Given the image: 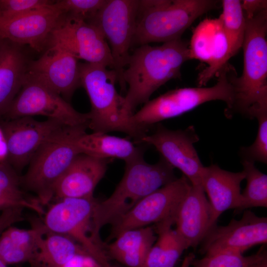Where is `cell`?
I'll return each mask as SVG.
<instances>
[{
  "label": "cell",
  "instance_id": "cell-8",
  "mask_svg": "<svg viewBox=\"0 0 267 267\" xmlns=\"http://www.w3.org/2000/svg\"><path fill=\"white\" fill-rule=\"evenodd\" d=\"M48 205L42 220L47 229L66 235L80 244L101 267H114L103 246L92 237L93 197L65 198Z\"/></svg>",
  "mask_w": 267,
  "mask_h": 267
},
{
  "label": "cell",
  "instance_id": "cell-26",
  "mask_svg": "<svg viewBox=\"0 0 267 267\" xmlns=\"http://www.w3.org/2000/svg\"><path fill=\"white\" fill-rule=\"evenodd\" d=\"M174 220L169 219L153 227L157 239L149 250L142 267H174L188 248L186 241L172 228Z\"/></svg>",
  "mask_w": 267,
  "mask_h": 267
},
{
  "label": "cell",
  "instance_id": "cell-17",
  "mask_svg": "<svg viewBox=\"0 0 267 267\" xmlns=\"http://www.w3.org/2000/svg\"><path fill=\"white\" fill-rule=\"evenodd\" d=\"M54 2L0 22V40L19 45L28 44L38 52L43 50L48 44L52 31L64 15Z\"/></svg>",
  "mask_w": 267,
  "mask_h": 267
},
{
  "label": "cell",
  "instance_id": "cell-9",
  "mask_svg": "<svg viewBox=\"0 0 267 267\" xmlns=\"http://www.w3.org/2000/svg\"><path fill=\"white\" fill-rule=\"evenodd\" d=\"M139 0H107L89 23L101 32L110 47L114 67L122 91L126 85L123 73L130 56L135 32Z\"/></svg>",
  "mask_w": 267,
  "mask_h": 267
},
{
  "label": "cell",
  "instance_id": "cell-32",
  "mask_svg": "<svg viewBox=\"0 0 267 267\" xmlns=\"http://www.w3.org/2000/svg\"><path fill=\"white\" fill-rule=\"evenodd\" d=\"M107 0H60L54 4L65 15L89 22L106 2Z\"/></svg>",
  "mask_w": 267,
  "mask_h": 267
},
{
  "label": "cell",
  "instance_id": "cell-23",
  "mask_svg": "<svg viewBox=\"0 0 267 267\" xmlns=\"http://www.w3.org/2000/svg\"><path fill=\"white\" fill-rule=\"evenodd\" d=\"M28 64L20 45L3 41L0 46V119L21 89Z\"/></svg>",
  "mask_w": 267,
  "mask_h": 267
},
{
  "label": "cell",
  "instance_id": "cell-22",
  "mask_svg": "<svg viewBox=\"0 0 267 267\" xmlns=\"http://www.w3.org/2000/svg\"><path fill=\"white\" fill-rule=\"evenodd\" d=\"M28 229L10 226L0 235V258L7 265L35 260L41 241L48 231L42 219L32 218Z\"/></svg>",
  "mask_w": 267,
  "mask_h": 267
},
{
  "label": "cell",
  "instance_id": "cell-25",
  "mask_svg": "<svg viewBox=\"0 0 267 267\" xmlns=\"http://www.w3.org/2000/svg\"><path fill=\"white\" fill-rule=\"evenodd\" d=\"M76 144L82 153L102 159H119L126 162L144 154V148L129 139L108 133L86 132L77 138Z\"/></svg>",
  "mask_w": 267,
  "mask_h": 267
},
{
  "label": "cell",
  "instance_id": "cell-11",
  "mask_svg": "<svg viewBox=\"0 0 267 267\" xmlns=\"http://www.w3.org/2000/svg\"><path fill=\"white\" fill-rule=\"evenodd\" d=\"M191 183L182 176L145 196L130 211L111 224L108 240L122 232L148 226L166 220H174L178 207Z\"/></svg>",
  "mask_w": 267,
  "mask_h": 267
},
{
  "label": "cell",
  "instance_id": "cell-40",
  "mask_svg": "<svg viewBox=\"0 0 267 267\" xmlns=\"http://www.w3.org/2000/svg\"><path fill=\"white\" fill-rule=\"evenodd\" d=\"M195 258V255L193 253L188 254L184 257L180 267H191V262Z\"/></svg>",
  "mask_w": 267,
  "mask_h": 267
},
{
  "label": "cell",
  "instance_id": "cell-6",
  "mask_svg": "<svg viewBox=\"0 0 267 267\" xmlns=\"http://www.w3.org/2000/svg\"><path fill=\"white\" fill-rule=\"evenodd\" d=\"M88 128V125L68 127L44 143L30 160L26 173L21 177V185L43 206L52 201L60 178L76 156L82 153L76 140Z\"/></svg>",
  "mask_w": 267,
  "mask_h": 267
},
{
  "label": "cell",
  "instance_id": "cell-16",
  "mask_svg": "<svg viewBox=\"0 0 267 267\" xmlns=\"http://www.w3.org/2000/svg\"><path fill=\"white\" fill-rule=\"evenodd\" d=\"M27 75L40 82L69 102L81 86L78 59L54 44H49L38 59L29 62Z\"/></svg>",
  "mask_w": 267,
  "mask_h": 267
},
{
  "label": "cell",
  "instance_id": "cell-2",
  "mask_svg": "<svg viewBox=\"0 0 267 267\" xmlns=\"http://www.w3.org/2000/svg\"><path fill=\"white\" fill-rule=\"evenodd\" d=\"M125 163L124 175L113 193L95 203L92 237L97 243L102 242L99 234L105 225L112 224L142 199L177 178L175 168L162 157L155 164L146 162L143 155Z\"/></svg>",
  "mask_w": 267,
  "mask_h": 267
},
{
  "label": "cell",
  "instance_id": "cell-1",
  "mask_svg": "<svg viewBox=\"0 0 267 267\" xmlns=\"http://www.w3.org/2000/svg\"><path fill=\"white\" fill-rule=\"evenodd\" d=\"M191 59L188 44L181 38L159 46H138L130 54L123 79L128 89L124 97L127 109L149 100L154 92L169 80L180 77L182 64Z\"/></svg>",
  "mask_w": 267,
  "mask_h": 267
},
{
  "label": "cell",
  "instance_id": "cell-29",
  "mask_svg": "<svg viewBox=\"0 0 267 267\" xmlns=\"http://www.w3.org/2000/svg\"><path fill=\"white\" fill-rule=\"evenodd\" d=\"M247 183L241 193V203L235 210L238 214L253 207H267V175L257 169L254 163L242 160Z\"/></svg>",
  "mask_w": 267,
  "mask_h": 267
},
{
  "label": "cell",
  "instance_id": "cell-31",
  "mask_svg": "<svg viewBox=\"0 0 267 267\" xmlns=\"http://www.w3.org/2000/svg\"><path fill=\"white\" fill-rule=\"evenodd\" d=\"M263 245L255 254L249 256L229 252H220L205 255L192 260L191 267H251L266 250Z\"/></svg>",
  "mask_w": 267,
  "mask_h": 267
},
{
  "label": "cell",
  "instance_id": "cell-15",
  "mask_svg": "<svg viewBox=\"0 0 267 267\" xmlns=\"http://www.w3.org/2000/svg\"><path fill=\"white\" fill-rule=\"evenodd\" d=\"M267 242V218L244 211L239 220L232 219L225 225H214L200 243L199 252L209 255L220 252L242 254L244 252Z\"/></svg>",
  "mask_w": 267,
  "mask_h": 267
},
{
  "label": "cell",
  "instance_id": "cell-30",
  "mask_svg": "<svg viewBox=\"0 0 267 267\" xmlns=\"http://www.w3.org/2000/svg\"><path fill=\"white\" fill-rule=\"evenodd\" d=\"M222 12L220 16L232 57L242 47L246 19L239 0H222Z\"/></svg>",
  "mask_w": 267,
  "mask_h": 267
},
{
  "label": "cell",
  "instance_id": "cell-28",
  "mask_svg": "<svg viewBox=\"0 0 267 267\" xmlns=\"http://www.w3.org/2000/svg\"><path fill=\"white\" fill-rule=\"evenodd\" d=\"M21 207L31 210L43 217L45 210L38 199L23 188L21 177L8 163H0V211Z\"/></svg>",
  "mask_w": 267,
  "mask_h": 267
},
{
  "label": "cell",
  "instance_id": "cell-19",
  "mask_svg": "<svg viewBox=\"0 0 267 267\" xmlns=\"http://www.w3.org/2000/svg\"><path fill=\"white\" fill-rule=\"evenodd\" d=\"M211 210L202 185L191 186L174 218L176 230L189 247L196 248L211 229Z\"/></svg>",
  "mask_w": 267,
  "mask_h": 267
},
{
  "label": "cell",
  "instance_id": "cell-39",
  "mask_svg": "<svg viewBox=\"0 0 267 267\" xmlns=\"http://www.w3.org/2000/svg\"><path fill=\"white\" fill-rule=\"evenodd\" d=\"M251 267H267V252L265 251Z\"/></svg>",
  "mask_w": 267,
  "mask_h": 267
},
{
  "label": "cell",
  "instance_id": "cell-24",
  "mask_svg": "<svg viewBox=\"0 0 267 267\" xmlns=\"http://www.w3.org/2000/svg\"><path fill=\"white\" fill-rule=\"evenodd\" d=\"M156 239L153 227L132 229L121 233L111 243L104 244V249L109 259L124 267H142Z\"/></svg>",
  "mask_w": 267,
  "mask_h": 267
},
{
  "label": "cell",
  "instance_id": "cell-20",
  "mask_svg": "<svg viewBox=\"0 0 267 267\" xmlns=\"http://www.w3.org/2000/svg\"><path fill=\"white\" fill-rule=\"evenodd\" d=\"M245 178L243 171L232 172L216 164L204 166L201 185L208 196L211 207V229L217 224L218 218L224 212L230 209L235 210L239 207L240 185Z\"/></svg>",
  "mask_w": 267,
  "mask_h": 267
},
{
  "label": "cell",
  "instance_id": "cell-43",
  "mask_svg": "<svg viewBox=\"0 0 267 267\" xmlns=\"http://www.w3.org/2000/svg\"><path fill=\"white\" fill-rule=\"evenodd\" d=\"M3 41V40H0V46L1 44H2Z\"/></svg>",
  "mask_w": 267,
  "mask_h": 267
},
{
  "label": "cell",
  "instance_id": "cell-27",
  "mask_svg": "<svg viewBox=\"0 0 267 267\" xmlns=\"http://www.w3.org/2000/svg\"><path fill=\"white\" fill-rule=\"evenodd\" d=\"M84 252L87 253L72 238L48 231L30 267H64L74 256Z\"/></svg>",
  "mask_w": 267,
  "mask_h": 267
},
{
  "label": "cell",
  "instance_id": "cell-35",
  "mask_svg": "<svg viewBox=\"0 0 267 267\" xmlns=\"http://www.w3.org/2000/svg\"><path fill=\"white\" fill-rule=\"evenodd\" d=\"M24 209L21 207H11L1 211L0 214V235L8 227L25 220Z\"/></svg>",
  "mask_w": 267,
  "mask_h": 267
},
{
  "label": "cell",
  "instance_id": "cell-38",
  "mask_svg": "<svg viewBox=\"0 0 267 267\" xmlns=\"http://www.w3.org/2000/svg\"><path fill=\"white\" fill-rule=\"evenodd\" d=\"M8 148L6 138L0 126V163H8Z\"/></svg>",
  "mask_w": 267,
  "mask_h": 267
},
{
  "label": "cell",
  "instance_id": "cell-42",
  "mask_svg": "<svg viewBox=\"0 0 267 267\" xmlns=\"http://www.w3.org/2000/svg\"><path fill=\"white\" fill-rule=\"evenodd\" d=\"M114 267H124L119 264H117L116 265H114Z\"/></svg>",
  "mask_w": 267,
  "mask_h": 267
},
{
  "label": "cell",
  "instance_id": "cell-18",
  "mask_svg": "<svg viewBox=\"0 0 267 267\" xmlns=\"http://www.w3.org/2000/svg\"><path fill=\"white\" fill-rule=\"evenodd\" d=\"M190 59H198L208 66L198 75L199 87L205 85L228 63L229 46L220 17L206 19L194 29L189 44Z\"/></svg>",
  "mask_w": 267,
  "mask_h": 267
},
{
  "label": "cell",
  "instance_id": "cell-7",
  "mask_svg": "<svg viewBox=\"0 0 267 267\" xmlns=\"http://www.w3.org/2000/svg\"><path fill=\"white\" fill-rule=\"evenodd\" d=\"M233 70L227 63L218 73L217 82L212 87L177 89L149 100L134 113V122L147 132L150 127L161 121L178 117L204 103L214 100L224 102L229 112L234 101L231 83Z\"/></svg>",
  "mask_w": 267,
  "mask_h": 267
},
{
  "label": "cell",
  "instance_id": "cell-14",
  "mask_svg": "<svg viewBox=\"0 0 267 267\" xmlns=\"http://www.w3.org/2000/svg\"><path fill=\"white\" fill-rule=\"evenodd\" d=\"M155 132L147 134L140 143L154 146L169 164L179 170L192 185H202L204 166L194 144L199 140L193 126L172 130L158 124Z\"/></svg>",
  "mask_w": 267,
  "mask_h": 267
},
{
  "label": "cell",
  "instance_id": "cell-41",
  "mask_svg": "<svg viewBox=\"0 0 267 267\" xmlns=\"http://www.w3.org/2000/svg\"><path fill=\"white\" fill-rule=\"evenodd\" d=\"M7 265L0 258V267H7Z\"/></svg>",
  "mask_w": 267,
  "mask_h": 267
},
{
  "label": "cell",
  "instance_id": "cell-37",
  "mask_svg": "<svg viewBox=\"0 0 267 267\" xmlns=\"http://www.w3.org/2000/svg\"><path fill=\"white\" fill-rule=\"evenodd\" d=\"M64 267H101L99 264L86 252L79 253L71 258Z\"/></svg>",
  "mask_w": 267,
  "mask_h": 267
},
{
  "label": "cell",
  "instance_id": "cell-12",
  "mask_svg": "<svg viewBox=\"0 0 267 267\" xmlns=\"http://www.w3.org/2000/svg\"><path fill=\"white\" fill-rule=\"evenodd\" d=\"M8 148V163L18 173L46 141L69 127L57 121L32 117L0 119Z\"/></svg>",
  "mask_w": 267,
  "mask_h": 267
},
{
  "label": "cell",
  "instance_id": "cell-13",
  "mask_svg": "<svg viewBox=\"0 0 267 267\" xmlns=\"http://www.w3.org/2000/svg\"><path fill=\"white\" fill-rule=\"evenodd\" d=\"M49 44L61 47L78 60L113 69L107 41L95 26L82 19L64 15L51 34Z\"/></svg>",
  "mask_w": 267,
  "mask_h": 267
},
{
  "label": "cell",
  "instance_id": "cell-4",
  "mask_svg": "<svg viewBox=\"0 0 267 267\" xmlns=\"http://www.w3.org/2000/svg\"><path fill=\"white\" fill-rule=\"evenodd\" d=\"M245 19L243 71L237 77L234 71L231 76L234 101L230 111L256 118L267 112V10Z\"/></svg>",
  "mask_w": 267,
  "mask_h": 267
},
{
  "label": "cell",
  "instance_id": "cell-3",
  "mask_svg": "<svg viewBox=\"0 0 267 267\" xmlns=\"http://www.w3.org/2000/svg\"><path fill=\"white\" fill-rule=\"evenodd\" d=\"M100 64L79 63L81 86L86 91L91 104L89 128L93 132H120L140 143L147 131L133 120L134 113L126 107L124 96L116 89L114 70Z\"/></svg>",
  "mask_w": 267,
  "mask_h": 267
},
{
  "label": "cell",
  "instance_id": "cell-34",
  "mask_svg": "<svg viewBox=\"0 0 267 267\" xmlns=\"http://www.w3.org/2000/svg\"><path fill=\"white\" fill-rule=\"evenodd\" d=\"M54 2L49 0H0V22L45 7Z\"/></svg>",
  "mask_w": 267,
  "mask_h": 267
},
{
  "label": "cell",
  "instance_id": "cell-36",
  "mask_svg": "<svg viewBox=\"0 0 267 267\" xmlns=\"http://www.w3.org/2000/svg\"><path fill=\"white\" fill-rule=\"evenodd\" d=\"M241 1L245 19H251L267 9L266 0H244Z\"/></svg>",
  "mask_w": 267,
  "mask_h": 267
},
{
  "label": "cell",
  "instance_id": "cell-21",
  "mask_svg": "<svg viewBox=\"0 0 267 267\" xmlns=\"http://www.w3.org/2000/svg\"><path fill=\"white\" fill-rule=\"evenodd\" d=\"M109 161L79 154L57 183L53 200L93 196L96 186L106 172Z\"/></svg>",
  "mask_w": 267,
  "mask_h": 267
},
{
  "label": "cell",
  "instance_id": "cell-33",
  "mask_svg": "<svg viewBox=\"0 0 267 267\" xmlns=\"http://www.w3.org/2000/svg\"><path fill=\"white\" fill-rule=\"evenodd\" d=\"M256 118L259 125L256 139L251 145L242 147L240 153L242 160L267 164V113L260 114Z\"/></svg>",
  "mask_w": 267,
  "mask_h": 267
},
{
  "label": "cell",
  "instance_id": "cell-10",
  "mask_svg": "<svg viewBox=\"0 0 267 267\" xmlns=\"http://www.w3.org/2000/svg\"><path fill=\"white\" fill-rule=\"evenodd\" d=\"M41 115L65 126L88 125V113L76 111L57 93L40 82L26 75L24 84L1 119Z\"/></svg>",
  "mask_w": 267,
  "mask_h": 267
},
{
  "label": "cell",
  "instance_id": "cell-5",
  "mask_svg": "<svg viewBox=\"0 0 267 267\" xmlns=\"http://www.w3.org/2000/svg\"><path fill=\"white\" fill-rule=\"evenodd\" d=\"M214 0H140L132 46L180 39L199 16L217 7Z\"/></svg>",
  "mask_w": 267,
  "mask_h": 267
}]
</instances>
